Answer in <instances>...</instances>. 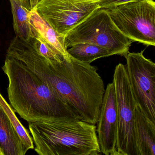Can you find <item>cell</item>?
I'll return each instance as SVG.
<instances>
[{
  "mask_svg": "<svg viewBox=\"0 0 155 155\" xmlns=\"http://www.w3.org/2000/svg\"><path fill=\"white\" fill-rule=\"evenodd\" d=\"M6 54L30 66L81 120L97 123L105 89L96 67L71 56L60 62L46 58L38 52L31 41H24L16 35L11 41Z\"/></svg>",
  "mask_w": 155,
  "mask_h": 155,
  "instance_id": "1",
  "label": "cell"
},
{
  "mask_svg": "<svg viewBox=\"0 0 155 155\" xmlns=\"http://www.w3.org/2000/svg\"><path fill=\"white\" fill-rule=\"evenodd\" d=\"M2 69L9 80L7 90L10 104L28 123L81 120L77 113L21 60L6 55Z\"/></svg>",
  "mask_w": 155,
  "mask_h": 155,
  "instance_id": "2",
  "label": "cell"
},
{
  "mask_svg": "<svg viewBox=\"0 0 155 155\" xmlns=\"http://www.w3.org/2000/svg\"><path fill=\"white\" fill-rule=\"evenodd\" d=\"M40 155H97L101 153L97 127L82 120L29 123Z\"/></svg>",
  "mask_w": 155,
  "mask_h": 155,
  "instance_id": "3",
  "label": "cell"
},
{
  "mask_svg": "<svg viewBox=\"0 0 155 155\" xmlns=\"http://www.w3.org/2000/svg\"><path fill=\"white\" fill-rule=\"evenodd\" d=\"M133 41L115 24L106 9L95 10L65 36L67 48L79 43H89L105 47L112 55L125 56Z\"/></svg>",
  "mask_w": 155,
  "mask_h": 155,
  "instance_id": "4",
  "label": "cell"
},
{
  "mask_svg": "<svg viewBox=\"0 0 155 155\" xmlns=\"http://www.w3.org/2000/svg\"><path fill=\"white\" fill-rule=\"evenodd\" d=\"M117 28L133 42L155 46V2L143 0L106 9Z\"/></svg>",
  "mask_w": 155,
  "mask_h": 155,
  "instance_id": "5",
  "label": "cell"
},
{
  "mask_svg": "<svg viewBox=\"0 0 155 155\" xmlns=\"http://www.w3.org/2000/svg\"><path fill=\"white\" fill-rule=\"evenodd\" d=\"M118 116L117 150L118 155H139L135 130L137 106L131 89L126 65L116 66L113 76Z\"/></svg>",
  "mask_w": 155,
  "mask_h": 155,
  "instance_id": "6",
  "label": "cell"
},
{
  "mask_svg": "<svg viewBox=\"0 0 155 155\" xmlns=\"http://www.w3.org/2000/svg\"><path fill=\"white\" fill-rule=\"evenodd\" d=\"M131 89L138 106L155 127V63L140 52L125 56Z\"/></svg>",
  "mask_w": 155,
  "mask_h": 155,
  "instance_id": "7",
  "label": "cell"
},
{
  "mask_svg": "<svg viewBox=\"0 0 155 155\" xmlns=\"http://www.w3.org/2000/svg\"><path fill=\"white\" fill-rule=\"evenodd\" d=\"M99 8L97 0H39L33 9L56 32L66 36Z\"/></svg>",
  "mask_w": 155,
  "mask_h": 155,
  "instance_id": "8",
  "label": "cell"
},
{
  "mask_svg": "<svg viewBox=\"0 0 155 155\" xmlns=\"http://www.w3.org/2000/svg\"><path fill=\"white\" fill-rule=\"evenodd\" d=\"M97 133L101 153L105 155H118L117 150L118 116L113 82L108 84L105 91L97 123Z\"/></svg>",
  "mask_w": 155,
  "mask_h": 155,
  "instance_id": "9",
  "label": "cell"
},
{
  "mask_svg": "<svg viewBox=\"0 0 155 155\" xmlns=\"http://www.w3.org/2000/svg\"><path fill=\"white\" fill-rule=\"evenodd\" d=\"M29 17L34 37L43 41L64 58L69 59L71 56L67 51L65 36L56 32L35 9L31 10Z\"/></svg>",
  "mask_w": 155,
  "mask_h": 155,
  "instance_id": "10",
  "label": "cell"
},
{
  "mask_svg": "<svg viewBox=\"0 0 155 155\" xmlns=\"http://www.w3.org/2000/svg\"><path fill=\"white\" fill-rule=\"evenodd\" d=\"M26 153L19 135L0 105V155H25Z\"/></svg>",
  "mask_w": 155,
  "mask_h": 155,
  "instance_id": "11",
  "label": "cell"
},
{
  "mask_svg": "<svg viewBox=\"0 0 155 155\" xmlns=\"http://www.w3.org/2000/svg\"><path fill=\"white\" fill-rule=\"evenodd\" d=\"M135 130L139 155H155V127L140 107L135 112Z\"/></svg>",
  "mask_w": 155,
  "mask_h": 155,
  "instance_id": "12",
  "label": "cell"
},
{
  "mask_svg": "<svg viewBox=\"0 0 155 155\" xmlns=\"http://www.w3.org/2000/svg\"><path fill=\"white\" fill-rule=\"evenodd\" d=\"M13 20V28L16 36L24 41H31L34 37L30 22L31 9L27 8L21 0H9Z\"/></svg>",
  "mask_w": 155,
  "mask_h": 155,
  "instance_id": "13",
  "label": "cell"
},
{
  "mask_svg": "<svg viewBox=\"0 0 155 155\" xmlns=\"http://www.w3.org/2000/svg\"><path fill=\"white\" fill-rule=\"evenodd\" d=\"M67 51L71 56L76 60L88 64L99 58L113 56L105 47L89 43L76 44Z\"/></svg>",
  "mask_w": 155,
  "mask_h": 155,
  "instance_id": "14",
  "label": "cell"
},
{
  "mask_svg": "<svg viewBox=\"0 0 155 155\" xmlns=\"http://www.w3.org/2000/svg\"><path fill=\"white\" fill-rule=\"evenodd\" d=\"M0 105L8 116L13 126L19 135L26 151L34 149L33 139L29 131L24 127L15 115L13 109L5 101L0 93Z\"/></svg>",
  "mask_w": 155,
  "mask_h": 155,
  "instance_id": "15",
  "label": "cell"
},
{
  "mask_svg": "<svg viewBox=\"0 0 155 155\" xmlns=\"http://www.w3.org/2000/svg\"><path fill=\"white\" fill-rule=\"evenodd\" d=\"M31 42L38 52L46 58L59 62L62 61L64 58L57 53L55 51L49 47V45L39 38L34 37L31 40Z\"/></svg>",
  "mask_w": 155,
  "mask_h": 155,
  "instance_id": "16",
  "label": "cell"
},
{
  "mask_svg": "<svg viewBox=\"0 0 155 155\" xmlns=\"http://www.w3.org/2000/svg\"><path fill=\"white\" fill-rule=\"evenodd\" d=\"M99 7L104 9H107L110 7L119 5L122 4L130 2L143 0H97Z\"/></svg>",
  "mask_w": 155,
  "mask_h": 155,
  "instance_id": "17",
  "label": "cell"
},
{
  "mask_svg": "<svg viewBox=\"0 0 155 155\" xmlns=\"http://www.w3.org/2000/svg\"><path fill=\"white\" fill-rule=\"evenodd\" d=\"M29 1H30L31 8V10H32V9H34L39 0H29Z\"/></svg>",
  "mask_w": 155,
  "mask_h": 155,
  "instance_id": "18",
  "label": "cell"
},
{
  "mask_svg": "<svg viewBox=\"0 0 155 155\" xmlns=\"http://www.w3.org/2000/svg\"><path fill=\"white\" fill-rule=\"evenodd\" d=\"M21 1H22L23 4L24 5H25L27 8H29V9L31 10L29 0H21Z\"/></svg>",
  "mask_w": 155,
  "mask_h": 155,
  "instance_id": "19",
  "label": "cell"
}]
</instances>
